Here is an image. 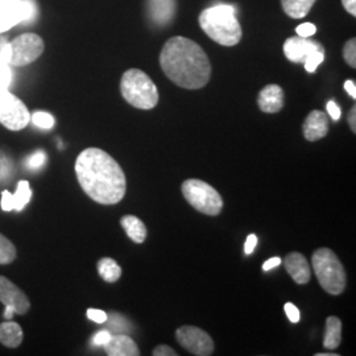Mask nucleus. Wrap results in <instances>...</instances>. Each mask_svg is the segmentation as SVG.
I'll return each mask as SVG.
<instances>
[{
    "label": "nucleus",
    "instance_id": "obj_40",
    "mask_svg": "<svg viewBox=\"0 0 356 356\" xmlns=\"http://www.w3.org/2000/svg\"><path fill=\"white\" fill-rule=\"evenodd\" d=\"M344 89L348 92V95L355 99L356 98V85L354 81H346L344 82Z\"/></svg>",
    "mask_w": 356,
    "mask_h": 356
},
{
    "label": "nucleus",
    "instance_id": "obj_43",
    "mask_svg": "<svg viewBox=\"0 0 356 356\" xmlns=\"http://www.w3.org/2000/svg\"><path fill=\"white\" fill-rule=\"evenodd\" d=\"M6 163H7V160H0V178L3 177V175H7L8 170H10V165H6L3 168Z\"/></svg>",
    "mask_w": 356,
    "mask_h": 356
},
{
    "label": "nucleus",
    "instance_id": "obj_23",
    "mask_svg": "<svg viewBox=\"0 0 356 356\" xmlns=\"http://www.w3.org/2000/svg\"><path fill=\"white\" fill-rule=\"evenodd\" d=\"M98 272L106 282H116L122 276V268L111 257H103L98 264Z\"/></svg>",
    "mask_w": 356,
    "mask_h": 356
},
{
    "label": "nucleus",
    "instance_id": "obj_41",
    "mask_svg": "<svg viewBox=\"0 0 356 356\" xmlns=\"http://www.w3.org/2000/svg\"><path fill=\"white\" fill-rule=\"evenodd\" d=\"M342 3L347 13L356 16V0H342Z\"/></svg>",
    "mask_w": 356,
    "mask_h": 356
},
{
    "label": "nucleus",
    "instance_id": "obj_29",
    "mask_svg": "<svg viewBox=\"0 0 356 356\" xmlns=\"http://www.w3.org/2000/svg\"><path fill=\"white\" fill-rule=\"evenodd\" d=\"M47 161V153L44 151H38V152L32 153L26 160V168L29 169H40L41 166L45 164Z\"/></svg>",
    "mask_w": 356,
    "mask_h": 356
},
{
    "label": "nucleus",
    "instance_id": "obj_31",
    "mask_svg": "<svg viewBox=\"0 0 356 356\" xmlns=\"http://www.w3.org/2000/svg\"><path fill=\"white\" fill-rule=\"evenodd\" d=\"M296 32H297V36H300V38H312L313 35H316L317 26L312 23H304V24L297 26Z\"/></svg>",
    "mask_w": 356,
    "mask_h": 356
},
{
    "label": "nucleus",
    "instance_id": "obj_9",
    "mask_svg": "<svg viewBox=\"0 0 356 356\" xmlns=\"http://www.w3.org/2000/svg\"><path fill=\"white\" fill-rule=\"evenodd\" d=\"M176 339L185 350L197 356H209L214 353V341L195 326H182L176 331Z\"/></svg>",
    "mask_w": 356,
    "mask_h": 356
},
{
    "label": "nucleus",
    "instance_id": "obj_16",
    "mask_svg": "<svg viewBox=\"0 0 356 356\" xmlns=\"http://www.w3.org/2000/svg\"><path fill=\"white\" fill-rule=\"evenodd\" d=\"M257 103L263 113L276 114L284 107V91L279 85H268L260 91Z\"/></svg>",
    "mask_w": 356,
    "mask_h": 356
},
{
    "label": "nucleus",
    "instance_id": "obj_37",
    "mask_svg": "<svg viewBox=\"0 0 356 356\" xmlns=\"http://www.w3.org/2000/svg\"><path fill=\"white\" fill-rule=\"evenodd\" d=\"M327 113L332 118V120L337 122V120H339V118L342 115V110L339 108V106L337 103L334 102V101H330V102L327 103Z\"/></svg>",
    "mask_w": 356,
    "mask_h": 356
},
{
    "label": "nucleus",
    "instance_id": "obj_13",
    "mask_svg": "<svg viewBox=\"0 0 356 356\" xmlns=\"http://www.w3.org/2000/svg\"><path fill=\"white\" fill-rule=\"evenodd\" d=\"M147 8L153 24L165 26L175 17L176 0H148Z\"/></svg>",
    "mask_w": 356,
    "mask_h": 356
},
{
    "label": "nucleus",
    "instance_id": "obj_22",
    "mask_svg": "<svg viewBox=\"0 0 356 356\" xmlns=\"http://www.w3.org/2000/svg\"><path fill=\"white\" fill-rule=\"evenodd\" d=\"M316 0H281L282 8L293 19H302L312 10Z\"/></svg>",
    "mask_w": 356,
    "mask_h": 356
},
{
    "label": "nucleus",
    "instance_id": "obj_4",
    "mask_svg": "<svg viewBox=\"0 0 356 356\" xmlns=\"http://www.w3.org/2000/svg\"><path fill=\"white\" fill-rule=\"evenodd\" d=\"M120 91L126 102L140 110H151L159 103V90L139 69H129L123 74Z\"/></svg>",
    "mask_w": 356,
    "mask_h": 356
},
{
    "label": "nucleus",
    "instance_id": "obj_32",
    "mask_svg": "<svg viewBox=\"0 0 356 356\" xmlns=\"http://www.w3.org/2000/svg\"><path fill=\"white\" fill-rule=\"evenodd\" d=\"M10 60V41L4 36H0V61L8 64Z\"/></svg>",
    "mask_w": 356,
    "mask_h": 356
},
{
    "label": "nucleus",
    "instance_id": "obj_25",
    "mask_svg": "<svg viewBox=\"0 0 356 356\" xmlns=\"http://www.w3.org/2000/svg\"><path fill=\"white\" fill-rule=\"evenodd\" d=\"M16 254L17 252L13 243L0 234V264L1 266L11 264L16 259Z\"/></svg>",
    "mask_w": 356,
    "mask_h": 356
},
{
    "label": "nucleus",
    "instance_id": "obj_44",
    "mask_svg": "<svg viewBox=\"0 0 356 356\" xmlns=\"http://www.w3.org/2000/svg\"><path fill=\"white\" fill-rule=\"evenodd\" d=\"M13 310L11 309V307H7L6 306V312H4V318L6 319H13Z\"/></svg>",
    "mask_w": 356,
    "mask_h": 356
},
{
    "label": "nucleus",
    "instance_id": "obj_11",
    "mask_svg": "<svg viewBox=\"0 0 356 356\" xmlns=\"http://www.w3.org/2000/svg\"><path fill=\"white\" fill-rule=\"evenodd\" d=\"M316 51H323V48L319 42L310 40V38L296 36L288 38L284 44L285 57L296 64H304L307 56Z\"/></svg>",
    "mask_w": 356,
    "mask_h": 356
},
{
    "label": "nucleus",
    "instance_id": "obj_27",
    "mask_svg": "<svg viewBox=\"0 0 356 356\" xmlns=\"http://www.w3.org/2000/svg\"><path fill=\"white\" fill-rule=\"evenodd\" d=\"M323 60H325V51H313L310 56H307V58H306L305 63H304L306 72L314 73L319 65L322 64Z\"/></svg>",
    "mask_w": 356,
    "mask_h": 356
},
{
    "label": "nucleus",
    "instance_id": "obj_1",
    "mask_svg": "<svg viewBox=\"0 0 356 356\" xmlns=\"http://www.w3.org/2000/svg\"><path fill=\"white\" fill-rule=\"evenodd\" d=\"M76 175L82 191L97 204H119L126 195L127 179L122 166L99 148L79 153Z\"/></svg>",
    "mask_w": 356,
    "mask_h": 356
},
{
    "label": "nucleus",
    "instance_id": "obj_26",
    "mask_svg": "<svg viewBox=\"0 0 356 356\" xmlns=\"http://www.w3.org/2000/svg\"><path fill=\"white\" fill-rule=\"evenodd\" d=\"M31 120H32V123L36 127L42 128V129H51L56 124L54 118L51 114H48V113H44V111L35 113V114L31 116Z\"/></svg>",
    "mask_w": 356,
    "mask_h": 356
},
{
    "label": "nucleus",
    "instance_id": "obj_10",
    "mask_svg": "<svg viewBox=\"0 0 356 356\" xmlns=\"http://www.w3.org/2000/svg\"><path fill=\"white\" fill-rule=\"evenodd\" d=\"M0 302L11 307L13 313L19 316H24L31 309V301L26 293L4 276H0Z\"/></svg>",
    "mask_w": 356,
    "mask_h": 356
},
{
    "label": "nucleus",
    "instance_id": "obj_35",
    "mask_svg": "<svg viewBox=\"0 0 356 356\" xmlns=\"http://www.w3.org/2000/svg\"><path fill=\"white\" fill-rule=\"evenodd\" d=\"M111 332L107 330L99 331V332H97L95 335H94V338H92V344H95V346H104V344L107 343L110 339H111Z\"/></svg>",
    "mask_w": 356,
    "mask_h": 356
},
{
    "label": "nucleus",
    "instance_id": "obj_30",
    "mask_svg": "<svg viewBox=\"0 0 356 356\" xmlns=\"http://www.w3.org/2000/svg\"><path fill=\"white\" fill-rule=\"evenodd\" d=\"M13 82L11 65L0 61V88H8Z\"/></svg>",
    "mask_w": 356,
    "mask_h": 356
},
{
    "label": "nucleus",
    "instance_id": "obj_14",
    "mask_svg": "<svg viewBox=\"0 0 356 356\" xmlns=\"http://www.w3.org/2000/svg\"><path fill=\"white\" fill-rule=\"evenodd\" d=\"M304 136L306 140L317 141L325 138L329 132V118L319 110H314L307 115L304 123Z\"/></svg>",
    "mask_w": 356,
    "mask_h": 356
},
{
    "label": "nucleus",
    "instance_id": "obj_38",
    "mask_svg": "<svg viewBox=\"0 0 356 356\" xmlns=\"http://www.w3.org/2000/svg\"><path fill=\"white\" fill-rule=\"evenodd\" d=\"M256 245H257V236L254 234L248 235V238L245 241V245H244V252L247 254H252L254 248H256Z\"/></svg>",
    "mask_w": 356,
    "mask_h": 356
},
{
    "label": "nucleus",
    "instance_id": "obj_17",
    "mask_svg": "<svg viewBox=\"0 0 356 356\" xmlns=\"http://www.w3.org/2000/svg\"><path fill=\"white\" fill-rule=\"evenodd\" d=\"M103 347L106 350V354L108 356L140 355L138 344L135 343V341L131 337L124 335V334L113 335L111 339Z\"/></svg>",
    "mask_w": 356,
    "mask_h": 356
},
{
    "label": "nucleus",
    "instance_id": "obj_42",
    "mask_svg": "<svg viewBox=\"0 0 356 356\" xmlns=\"http://www.w3.org/2000/svg\"><path fill=\"white\" fill-rule=\"evenodd\" d=\"M348 124L351 127V131L355 134L356 132V107L354 106L351 108V111L348 113Z\"/></svg>",
    "mask_w": 356,
    "mask_h": 356
},
{
    "label": "nucleus",
    "instance_id": "obj_19",
    "mask_svg": "<svg viewBox=\"0 0 356 356\" xmlns=\"http://www.w3.org/2000/svg\"><path fill=\"white\" fill-rule=\"evenodd\" d=\"M24 334L19 323L13 321H6L0 323V343L8 348H16L23 342Z\"/></svg>",
    "mask_w": 356,
    "mask_h": 356
},
{
    "label": "nucleus",
    "instance_id": "obj_12",
    "mask_svg": "<svg viewBox=\"0 0 356 356\" xmlns=\"http://www.w3.org/2000/svg\"><path fill=\"white\" fill-rule=\"evenodd\" d=\"M32 191L28 181H20L16 191L11 194L8 191H3L0 206L3 211H22L31 201Z\"/></svg>",
    "mask_w": 356,
    "mask_h": 356
},
{
    "label": "nucleus",
    "instance_id": "obj_39",
    "mask_svg": "<svg viewBox=\"0 0 356 356\" xmlns=\"http://www.w3.org/2000/svg\"><path fill=\"white\" fill-rule=\"evenodd\" d=\"M281 264V259L280 257H272V259H269L268 261L264 263V266H263V269L267 272V270H270V269H273V268H277Z\"/></svg>",
    "mask_w": 356,
    "mask_h": 356
},
{
    "label": "nucleus",
    "instance_id": "obj_18",
    "mask_svg": "<svg viewBox=\"0 0 356 356\" xmlns=\"http://www.w3.org/2000/svg\"><path fill=\"white\" fill-rule=\"evenodd\" d=\"M22 4L20 0H0V33L20 24Z\"/></svg>",
    "mask_w": 356,
    "mask_h": 356
},
{
    "label": "nucleus",
    "instance_id": "obj_36",
    "mask_svg": "<svg viewBox=\"0 0 356 356\" xmlns=\"http://www.w3.org/2000/svg\"><path fill=\"white\" fill-rule=\"evenodd\" d=\"M154 356H176L177 353L165 344H161V346H157L152 353Z\"/></svg>",
    "mask_w": 356,
    "mask_h": 356
},
{
    "label": "nucleus",
    "instance_id": "obj_28",
    "mask_svg": "<svg viewBox=\"0 0 356 356\" xmlns=\"http://www.w3.org/2000/svg\"><path fill=\"white\" fill-rule=\"evenodd\" d=\"M343 56L346 63L351 67H356V40L351 38L346 42L343 49Z\"/></svg>",
    "mask_w": 356,
    "mask_h": 356
},
{
    "label": "nucleus",
    "instance_id": "obj_33",
    "mask_svg": "<svg viewBox=\"0 0 356 356\" xmlns=\"http://www.w3.org/2000/svg\"><path fill=\"white\" fill-rule=\"evenodd\" d=\"M88 318L91 319L95 323H104L108 319V316L99 309H89L88 310Z\"/></svg>",
    "mask_w": 356,
    "mask_h": 356
},
{
    "label": "nucleus",
    "instance_id": "obj_8",
    "mask_svg": "<svg viewBox=\"0 0 356 356\" xmlns=\"http://www.w3.org/2000/svg\"><path fill=\"white\" fill-rule=\"evenodd\" d=\"M45 45L42 38L36 33H23L10 42V60L11 66H26L38 60L44 53Z\"/></svg>",
    "mask_w": 356,
    "mask_h": 356
},
{
    "label": "nucleus",
    "instance_id": "obj_24",
    "mask_svg": "<svg viewBox=\"0 0 356 356\" xmlns=\"http://www.w3.org/2000/svg\"><path fill=\"white\" fill-rule=\"evenodd\" d=\"M22 4V20L20 24L29 26L38 19V7L36 0H20Z\"/></svg>",
    "mask_w": 356,
    "mask_h": 356
},
{
    "label": "nucleus",
    "instance_id": "obj_6",
    "mask_svg": "<svg viewBox=\"0 0 356 356\" xmlns=\"http://www.w3.org/2000/svg\"><path fill=\"white\" fill-rule=\"evenodd\" d=\"M182 194L189 204L206 216H216L223 209V200L220 194L201 179H186L181 186Z\"/></svg>",
    "mask_w": 356,
    "mask_h": 356
},
{
    "label": "nucleus",
    "instance_id": "obj_5",
    "mask_svg": "<svg viewBox=\"0 0 356 356\" xmlns=\"http://www.w3.org/2000/svg\"><path fill=\"white\" fill-rule=\"evenodd\" d=\"M314 273L325 292L339 296L344 292L347 276L338 256L330 248H319L312 257Z\"/></svg>",
    "mask_w": 356,
    "mask_h": 356
},
{
    "label": "nucleus",
    "instance_id": "obj_3",
    "mask_svg": "<svg viewBox=\"0 0 356 356\" xmlns=\"http://www.w3.org/2000/svg\"><path fill=\"white\" fill-rule=\"evenodd\" d=\"M200 26L209 38L225 47H234L242 40V26L236 19V10L229 4H216L202 11Z\"/></svg>",
    "mask_w": 356,
    "mask_h": 356
},
{
    "label": "nucleus",
    "instance_id": "obj_20",
    "mask_svg": "<svg viewBox=\"0 0 356 356\" xmlns=\"http://www.w3.org/2000/svg\"><path fill=\"white\" fill-rule=\"evenodd\" d=\"M120 225L132 242L138 243V244L144 243L147 238V227L138 216H123L120 220Z\"/></svg>",
    "mask_w": 356,
    "mask_h": 356
},
{
    "label": "nucleus",
    "instance_id": "obj_45",
    "mask_svg": "<svg viewBox=\"0 0 356 356\" xmlns=\"http://www.w3.org/2000/svg\"><path fill=\"white\" fill-rule=\"evenodd\" d=\"M337 354H317V356H335Z\"/></svg>",
    "mask_w": 356,
    "mask_h": 356
},
{
    "label": "nucleus",
    "instance_id": "obj_7",
    "mask_svg": "<svg viewBox=\"0 0 356 356\" xmlns=\"http://www.w3.org/2000/svg\"><path fill=\"white\" fill-rule=\"evenodd\" d=\"M29 122L31 114L26 104L7 88H0V123L10 131H22Z\"/></svg>",
    "mask_w": 356,
    "mask_h": 356
},
{
    "label": "nucleus",
    "instance_id": "obj_21",
    "mask_svg": "<svg viewBox=\"0 0 356 356\" xmlns=\"http://www.w3.org/2000/svg\"><path fill=\"white\" fill-rule=\"evenodd\" d=\"M342 342V322L341 319L331 316L326 319V329L323 337V346L327 350H335Z\"/></svg>",
    "mask_w": 356,
    "mask_h": 356
},
{
    "label": "nucleus",
    "instance_id": "obj_15",
    "mask_svg": "<svg viewBox=\"0 0 356 356\" xmlns=\"http://www.w3.org/2000/svg\"><path fill=\"white\" fill-rule=\"evenodd\" d=\"M284 266L286 272L292 276L293 280L300 285L307 284L312 276V269L305 256L300 252H292L288 254L284 260Z\"/></svg>",
    "mask_w": 356,
    "mask_h": 356
},
{
    "label": "nucleus",
    "instance_id": "obj_34",
    "mask_svg": "<svg viewBox=\"0 0 356 356\" xmlns=\"http://www.w3.org/2000/svg\"><path fill=\"white\" fill-rule=\"evenodd\" d=\"M284 309H285V313H286L288 318L291 319V322H293V323L300 322L301 314H300V310L297 309V306L293 305L291 302H288V304H285Z\"/></svg>",
    "mask_w": 356,
    "mask_h": 356
},
{
    "label": "nucleus",
    "instance_id": "obj_2",
    "mask_svg": "<svg viewBox=\"0 0 356 356\" xmlns=\"http://www.w3.org/2000/svg\"><path fill=\"white\" fill-rule=\"evenodd\" d=\"M160 65L166 76L182 89H202L211 76V64L204 49L181 36L166 41Z\"/></svg>",
    "mask_w": 356,
    "mask_h": 356
}]
</instances>
